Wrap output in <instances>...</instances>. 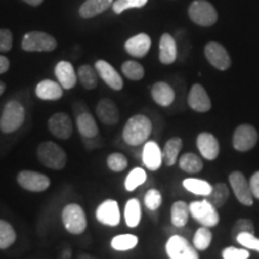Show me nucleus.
Returning a JSON list of instances; mask_svg holds the SVG:
<instances>
[{
    "label": "nucleus",
    "instance_id": "obj_36",
    "mask_svg": "<svg viewBox=\"0 0 259 259\" xmlns=\"http://www.w3.org/2000/svg\"><path fill=\"white\" fill-rule=\"evenodd\" d=\"M121 71L126 78L130 80H141L143 79L145 74L143 65L136 60H126L121 65Z\"/></svg>",
    "mask_w": 259,
    "mask_h": 259
},
{
    "label": "nucleus",
    "instance_id": "obj_44",
    "mask_svg": "<svg viewBox=\"0 0 259 259\" xmlns=\"http://www.w3.org/2000/svg\"><path fill=\"white\" fill-rule=\"evenodd\" d=\"M222 257L223 259H248L250 252L245 248L227 247L222 252Z\"/></svg>",
    "mask_w": 259,
    "mask_h": 259
},
{
    "label": "nucleus",
    "instance_id": "obj_37",
    "mask_svg": "<svg viewBox=\"0 0 259 259\" xmlns=\"http://www.w3.org/2000/svg\"><path fill=\"white\" fill-rule=\"evenodd\" d=\"M17 239L14 227L8 221L0 220V250H6Z\"/></svg>",
    "mask_w": 259,
    "mask_h": 259
},
{
    "label": "nucleus",
    "instance_id": "obj_31",
    "mask_svg": "<svg viewBox=\"0 0 259 259\" xmlns=\"http://www.w3.org/2000/svg\"><path fill=\"white\" fill-rule=\"evenodd\" d=\"M183 186L189 192L202 197H208L212 190V185H210L208 181L196 178H187L183 181Z\"/></svg>",
    "mask_w": 259,
    "mask_h": 259
},
{
    "label": "nucleus",
    "instance_id": "obj_25",
    "mask_svg": "<svg viewBox=\"0 0 259 259\" xmlns=\"http://www.w3.org/2000/svg\"><path fill=\"white\" fill-rule=\"evenodd\" d=\"M114 3V0H85L79 8V16L84 19H89L103 14Z\"/></svg>",
    "mask_w": 259,
    "mask_h": 259
},
{
    "label": "nucleus",
    "instance_id": "obj_47",
    "mask_svg": "<svg viewBox=\"0 0 259 259\" xmlns=\"http://www.w3.org/2000/svg\"><path fill=\"white\" fill-rule=\"evenodd\" d=\"M10 67V61L6 57L0 56V74L8 72Z\"/></svg>",
    "mask_w": 259,
    "mask_h": 259
},
{
    "label": "nucleus",
    "instance_id": "obj_26",
    "mask_svg": "<svg viewBox=\"0 0 259 259\" xmlns=\"http://www.w3.org/2000/svg\"><path fill=\"white\" fill-rule=\"evenodd\" d=\"M76 124L77 128H78V132L84 138L93 139L99 135V126L96 124V120L88 112H84L78 114Z\"/></svg>",
    "mask_w": 259,
    "mask_h": 259
},
{
    "label": "nucleus",
    "instance_id": "obj_39",
    "mask_svg": "<svg viewBox=\"0 0 259 259\" xmlns=\"http://www.w3.org/2000/svg\"><path fill=\"white\" fill-rule=\"evenodd\" d=\"M148 4V0H115L112 9L116 15H120L130 9H142Z\"/></svg>",
    "mask_w": 259,
    "mask_h": 259
},
{
    "label": "nucleus",
    "instance_id": "obj_16",
    "mask_svg": "<svg viewBox=\"0 0 259 259\" xmlns=\"http://www.w3.org/2000/svg\"><path fill=\"white\" fill-rule=\"evenodd\" d=\"M95 69L99 73V77L105 82L109 88L113 90H121L124 87V80H122L120 73L112 66L108 61L97 60L95 63Z\"/></svg>",
    "mask_w": 259,
    "mask_h": 259
},
{
    "label": "nucleus",
    "instance_id": "obj_19",
    "mask_svg": "<svg viewBox=\"0 0 259 259\" xmlns=\"http://www.w3.org/2000/svg\"><path fill=\"white\" fill-rule=\"evenodd\" d=\"M197 148L200 155L206 160H216L220 154V143L215 136L209 132H202L197 137Z\"/></svg>",
    "mask_w": 259,
    "mask_h": 259
},
{
    "label": "nucleus",
    "instance_id": "obj_48",
    "mask_svg": "<svg viewBox=\"0 0 259 259\" xmlns=\"http://www.w3.org/2000/svg\"><path fill=\"white\" fill-rule=\"evenodd\" d=\"M25 4L30 5V6H38L44 3V0H23Z\"/></svg>",
    "mask_w": 259,
    "mask_h": 259
},
{
    "label": "nucleus",
    "instance_id": "obj_45",
    "mask_svg": "<svg viewBox=\"0 0 259 259\" xmlns=\"http://www.w3.org/2000/svg\"><path fill=\"white\" fill-rule=\"evenodd\" d=\"M12 45H14V36H12L11 30L0 29V52L5 53V52L11 51Z\"/></svg>",
    "mask_w": 259,
    "mask_h": 259
},
{
    "label": "nucleus",
    "instance_id": "obj_22",
    "mask_svg": "<svg viewBox=\"0 0 259 259\" xmlns=\"http://www.w3.org/2000/svg\"><path fill=\"white\" fill-rule=\"evenodd\" d=\"M54 73H56V77L60 85L66 90L72 89L77 84V80H78L73 65L69 63V61H59L56 65Z\"/></svg>",
    "mask_w": 259,
    "mask_h": 259
},
{
    "label": "nucleus",
    "instance_id": "obj_43",
    "mask_svg": "<svg viewBox=\"0 0 259 259\" xmlns=\"http://www.w3.org/2000/svg\"><path fill=\"white\" fill-rule=\"evenodd\" d=\"M241 233H254V225L251 220L240 219L235 222L232 228V235L236 238Z\"/></svg>",
    "mask_w": 259,
    "mask_h": 259
},
{
    "label": "nucleus",
    "instance_id": "obj_33",
    "mask_svg": "<svg viewBox=\"0 0 259 259\" xmlns=\"http://www.w3.org/2000/svg\"><path fill=\"white\" fill-rule=\"evenodd\" d=\"M138 245V238L134 234H120L116 235L111 240V246L115 251H130L134 250Z\"/></svg>",
    "mask_w": 259,
    "mask_h": 259
},
{
    "label": "nucleus",
    "instance_id": "obj_29",
    "mask_svg": "<svg viewBox=\"0 0 259 259\" xmlns=\"http://www.w3.org/2000/svg\"><path fill=\"white\" fill-rule=\"evenodd\" d=\"M125 222L130 228H136L142 220V206L137 198H131L127 200L124 210Z\"/></svg>",
    "mask_w": 259,
    "mask_h": 259
},
{
    "label": "nucleus",
    "instance_id": "obj_30",
    "mask_svg": "<svg viewBox=\"0 0 259 259\" xmlns=\"http://www.w3.org/2000/svg\"><path fill=\"white\" fill-rule=\"evenodd\" d=\"M77 77L82 84V87L87 90L95 89L99 84V73L95 67L90 66V65H82L78 67L77 71Z\"/></svg>",
    "mask_w": 259,
    "mask_h": 259
},
{
    "label": "nucleus",
    "instance_id": "obj_14",
    "mask_svg": "<svg viewBox=\"0 0 259 259\" xmlns=\"http://www.w3.org/2000/svg\"><path fill=\"white\" fill-rule=\"evenodd\" d=\"M48 130L59 139H69L72 135V120L66 113L59 112L53 114L48 120Z\"/></svg>",
    "mask_w": 259,
    "mask_h": 259
},
{
    "label": "nucleus",
    "instance_id": "obj_8",
    "mask_svg": "<svg viewBox=\"0 0 259 259\" xmlns=\"http://www.w3.org/2000/svg\"><path fill=\"white\" fill-rule=\"evenodd\" d=\"M166 252L169 259H199L197 248L184 236L174 234L168 239Z\"/></svg>",
    "mask_w": 259,
    "mask_h": 259
},
{
    "label": "nucleus",
    "instance_id": "obj_12",
    "mask_svg": "<svg viewBox=\"0 0 259 259\" xmlns=\"http://www.w3.org/2000/svg\"><path fill=\"white\" fill-rule=\"evenodd\" d=\"M229 184L234 192L236 199L242 205L252 206L253 205V194H252L250 183L246 180V178L241 171H233L229 176Z\"/></svg>",
    "mask_w": 259,
    "mask_h": 259
},
{
    "label": "nucleus",
    "instance_id": "obj_15",
    "mask_svg": "<svg viewBox=\"0 0 259 259\" xmlns=\"http://www.w3.org/2000/svg\"><path fill=\"white\" fill-rule=\"evenodd\" d=\"M187 105L191 109L198 113H205L211 109V100L203 85L193 84L187 96Z\"/></svg>",
    "mask_w": 259,
    "mask_h": 259
},
{
    "label": "nucleus",
    "instance_id": "obj_9",
    "mask_svg": "<svg viewBox=\"0 0 259 259\" xmlns=\"http://www.w3.org/2000/svg\"><path fill=\"white\" fill-rule=\"evenodd\" d=\"M17 183L22 189L30 192H44L51 185L50 178L34 170H22L17 176Z\"/></svg>",
    "mask_w": 259,
    "mask_h": 259
},
{
    "label": "nucleus",
    "instance_id": "obj_42",
    "mask_svg": "<svg viewBox=\"0 0 259 259\" xmlns=\"http://www.w3.org/2000/svg\"><path fill=\"white\" fill-rule=\"evenodd\" d=\"M236 241L248 250L259 252V239L255 238L253 233H241L236 236Z\"/></svg>",
    "mask_w": 259,
    "mask_h": 259
},
{
    "label": "nucleus",
    "instance_id": "obj_2",
    "mask_svg": "<svg viewBox=\"0 0 259 259\" xmlns=\"http://www.w3.org/2000/svg\"><path fill=\"white\" fill-rule=\"evenodd\" d=\"M37 158L45 167L54 170H61L66 166V153L54 142H44L37 148Z\"/></svg>",
    "mask_w": 259,
    "mask_h": 259
},
{
    "label": "nucleus",
    "instance_id": "obj_35",
    "mask_svg": "<svg viewBox=\"0 0 259 259\" xmlns=\"http://www.w3.org/2000/svg\"><path fill=\"white\" fill-rule=\"evenodd\" d=\"M147 171H145L143 168H134V169L127 174V177H126L125 179V190L128 191V192H132V191H135L137 187L143 185L145 181H147Z\"/></svg>",
    "mask_w": 259,
    "mask_h": 259
},
{
    "label": "nucleus",
    "instance_id": "obj_6",
    "mask_svg": "<svg viewBox=\"0 0 259 259\" xmlns=\"http://www.w3.org/2000/svg\"><path fill=\"white\" fill-rule=\"evenodd\" d=\"M189 205L191 216L200 225L208 227V228L218 226V223L220 222L218 208H215L208 199L196 200V202H192Z\"/></svg>",
    "mask_w": 259,
    "mask_h": 259
},
{
    "label": "nucleus",
    "instance_id": "obj_49",
    "mask_svg": "<svg viewBox=\"0 0 259 259\" xmlns=\"http://www.w3.org/2000/svg\"><path fill=\"white\" fill-rule=\"evenodd\" d=\"M5 89H6V85H5V83H4V82H2V80H0V96H2L3 94H4Z\"/></svg>",
    "mask_w": 259,
    "mask_h": 259
},
{
    "label": "nucleus",
    "instance_id": "obj_27",
    "mask_svg": "<svg viewBox=\"0 0 259 259\" xmlns=\"http://www.w3.org/2000/svg\"><path fill=\"white\" fill-rule=\"evenodd\" d=\"M190 205L183 200H178L171 205L170 221L171 225L177 228H183L186 226L190 218Z\"/></svg>",
    "mask_w": 259,
    "mask_h": 259
},
{
    "label": "nucleus",
    "instance_id": "obj_46",
    "mask_svg": "<svg viewBox=\"0 0 259 259\" xmlns=\"http://www.w3.org/2000/svg\"><path fill=\"white\" fill-rule=\"evenodd\" d=\"M250 187L254 198L259 199V171H255L250 179Z\"/></svg>",
    "mask_w": 259,
    "mask_h": 259
},
{
    "label": "nucleus",
    "instance_id": "obj_18",
    "mask_svg": "<svg viewBox=\"0 0 259 259\" xmlns=\"http://www.w3.org/2000/svg\"><path fill=\"white\" fill-rule=\"evenodd\" d=\"M96 115L105 125H116L120 120V113L115 102L111 99L100 100L96 106Z\"/></svg>",
    "mask_w": 259,
    "mask_h": 259
},
{
    "label": "nucleus",
    "instance_id": "obj_17",
    "mask_svg": "<svg viewBox=\"0 0 259 259\" xmlns=\"http://www.w3.org/2000/svg\"><path fill=\"white\" fill-rule=\"evenodd\" d=\"M142 161L149 170L155 171L160 169L162 162H163V154H162L161 148L158 147L156 142H145L143 150H142Z\"/></svg>",
    "mask_w": 259,
    "mask_h": 259
},
{
    "label": "nucleus",
    "instance_id": "obj_11",
    "mask_svg": "<svg viewBox=\"0 0 259 259\" xmlns=\"http://www.w3.org/2000/svg\"><path fill=\"white\" fill-rule=\"evenodd\" d=\"M258 132L252 125L242 124L235 128L233 135V147L238 151H248L255 147Z\"/></svg>",
    "mask_w": 259,
    "mask_h": 259
},
{
    "label": "nucleus",
    "instance_id": "obj_1",
    "mask_svg": "<svg viewBox=\"0 0 259 259\" xmlns=\"http://www.w3.org/2000/svg\"><path fill=\"white\" fill-rule=\"evenodd\" d=\"M153 132V122L147 115L136 114L126 121L122 130V139L127 145L138 147L144 144Z\"/></svg>",
    "mask_w": 259,
    "mask_h": 259
},
{
    "label": "nucleus",
    "instance_id": "obj_28",
    "mask_svg": "<svg viewBox=\"0 0 259 259\" xmlns=\"http://www.w3.org/2000/svg\"><path fill=\"white\" fill-rule=\"evenodd\" d=\"M181 149H183V139L180 137H173L169 141H167V143L164 144L163 151H162L163 162L166 166L171 167L177 163Z\"/></svg>",
    "mask_w": 259,
    "mask_h": 259
},
{
    "label": "nucleus",
    "instance_id": "obj_13",
    "mask_svg": "<svg viewBox=\"0 0 259 259\" xmlns=\"http://www.w3.org/2000/svg\"><path fill=\"white\" fill-rule=\"evenodd\" d=\"M120 209L114 199H107L97 206L96 220L102 225L108 227H116L120 222Z\"/></svg>",
    "mask_w": 259,
    "mask_h": 259
},
{
    "label": "nucleus",
    "instance_id": "obj_7",
    "mask_svg": "<svg viewBox=\"0 0 259 259\" xmlns=\"http://www.w3.org/2000/svg\"><path fill=\"white\" fill-rule=\"evenodd\" d=\"M57 47L56 38L44 31L27 32L22 38V50L25 52H52Z\"/></svg>",
    "mask_w": 259,
    "mask_h": 259
},
{
    "label": "nucleus",
    "instance_id": "obj_34",
    "mask_svg": "<svg viewBox=\"0 0 259 259\" xmlns=\"http://www.w3.org/2000/svg\"><path fill=\"white\" fill-rule=\"evenodd\" d=\"M209 202L212 204L215 208H222L225 205L229 197V189L226 184L218 183L212 186L211 193L209 194Z\"/></svg>",
    "mask_w": 259,
    "mask_h": 259
},
{
    "label": "nucleus",
    "instance_id": "obj_10",
    "mask_svg": "<svg viewBox=\"0 0 259 259\" xmlns=\"http://www.w3.org/2000/svg\"><path fill=\"white\" fill-rule=\"evenodd\" d=\"M204 54H205L206 60L209 61L210 65H212L215 69L220 71H226L232 66L231 56L219 42L211 41L206 44L205 48H204Z\"/></svg>",
    "mask_w": 259,
    "mask_h": 259
},
{
    "label": "nucleus",
    "instance_id": "obj_41",
    "mask_svg": "<svg viewBox=\"0 0 259 259\" xmlns=\"http://www.w3.org/2000/svg\"><path fill=\"white\" fill-rule=\"evenodd\" d=\"M144 204L149 211H156L162 204V194L156 189H150L144 196Z\"/></svg>",
    "mask_w": 259,
    "mask_h": 259
},
{
    "label": "nucleus",
    "instance_id": "obj_32",
    "mask_svg": "<svg viewBox=\"0 0 259 259\" xmlns=\"http://www.w3.org/2000/svg\"><path fill=\"white\" fill-rule=\"evenodd\" d=\"M179 167L184 171H186V173L196 174V173H199V171H202L204 163H203V160L198 156V155L193 153H186L184 154L183 156H180Z\"/></svg>",
    "mask_w": 259,
    "mask_h": 259
},
{
    "label": "nucleus",
    "instance_id": "obj_3",
    "mask_svg": "<svg viewBox=\"0 0 259 259\" xmlns=\"http://www.w3.org/2000/svg\"><path fill=\"white\" fill-rule=\"evenodd\" d=\"M25 120V109L17 100L6 103L0 116V130L3 134H14L23 125Z\"/></svg>",
    "mask_w": 259,
    "mask_h": 259
},
{
    "label": "nucleus",
    "instance_id": "obj_24",
    "mask_svg": "<svg viewBox=\"0 0 259 259\" xmlns=\"http://www.w3.org/2000/svg\"><path fill=\"white\" fill-rule=\"evenodd\" d=\"M151 97L158 106L169 107L176 100V92L168 83L157 82L151 87Z\"/></svg>",
    "mask_w": 259,
    "mask_h": 259
},
{
    "label": "nucleus",
    "instance_id": "obj_5",
    "mask_svg": "<svg viewBox=\"0 0 259 259\" xmlns=\"http://www.w3.org/2000/svg\"><path fill=\"white\" fill-rule=\"evenodd\" d=\"M61 221L70 234L79 235L87 229V216L82 206L77 203H70L63 209Z\"/></svg>",
    "mask_w": 259,
    "mask_h": 259
},
{
    "label": "nucleus",
    "instance_id": "obj_4",
    "mask_svg": "<svg viewBox=\"0 0 259 259\" xmlns=\"http://www.w3.org/2000/svg\"><path fill=\"white\" fill-rule=\"evenodd\" d=\"M189 17L199 27H212L218 22L219 14L208 0H194L189 6Z\"/></svg>",
    "mask_w": 259,
    "mask_h": 259
},
{
    "label": "nucleus",
    "instance_id": "obj_21",
    "mask_svg": "<svg viewBox=\"0 0 259 259\" xmlns=\"http://www.w3.org/2000/svg\"><path fill=\"white\" fill-rule=\"evenodd\" d=\"M178 58V45L176 38L168 32H164L158 44V59L162 64L170 65Z\"/></svg>",
    "mask_w": 259,
    "mask_h": 259
},
{
    "label": "nucleus",
    "instance_id": "obj_20",
    "mask_svg": "<svg viewBox=\"0 0 259 259\" xmlns=\"http://www.w3.org/2000/svg\"><path fill=\"white\" fill-rule=\"evenodd\" d=\"M125 51L127 52L131 57L135 58H143L148 54L149 50L151 47V38L148 34L141 32V34L135 35L130 37L125 42Z\"/></svg>",
    "mask_w": 259,
    "mask_h": 259
},
{
    "label": "nucleus",
    "instance_id": "obj_40",
    "mask_svg": "<svg viewBox=\"0 0 259 259\" xmlns=\"http://www.w3.org/2000/svg\"><path fill=\"white\" fill-rule=\"evenodd\" d=\"M128 161L124 154L121 153H113L107 157V166L112 171L120 173L127 168Z\"/></svg>",
    "mask_w": 259,
    "mask_h": 259
},
{
    "label": "nucleus",
    "instance_id": "obj_38",
    "mask_svg": "<svg viewBox=\"0 0 259 259\" xmlns=\"http://www.w3.org/2000/svg\"><path fill=\"white\" fill-rule=\"evenodd\" d=\"M212 241V233L208 227L202 226L197 229L193 236V246L198 251H204L209 247Z\"/></svg>",
    "mask_w": 259,
    "mask_h": 259
},
{
    "label": "nucleus",
    "instance_id": "obj_23",
    "mask_svg": "<svg viewBox=\"0 0 259 259\" xmlns=\"http://www.w3.org/2000/svg\"><path fill=\"white\" fill-rule=\"evenodd\" d=\"M63 87L59 82L51 79H44L35 88V94L40 100L44 101H57L63 96Z\"/></svg>",
    "mask_w": 259,
    "mask_h": 259
}]
</instances>
